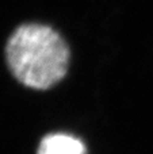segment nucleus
Listing matches in <instances>:
<instances>
[{"mask_svg":"<svg viewBox=\"0 0 153 154\" xmlns=\"http://www.w3.org/2000/svg\"><path fill=\"white\" fill-rule=\"evenodd\" d=\"M7 61L22 84L34 89H48L67 73L69 49L50 27L24 24L18 27L8 41Z\"/></svg>","mask_w":153,"mask_h":154,"instance_id":"1","label":"nucleus"},{"mask_svg":"<svg viewBox=\"0 0 153 154\" xmlns=\"http://www.w3.org/2000/svg\"><path fill=\"white\" fill-rule=\"evenodd\" d=\"M38 154H86V147L72 135L52 134L42 139Z\"/></svg>","mask_w":153,"mask_h":154,"instance_id":"2","label":"nucleus"}]
</instances>
